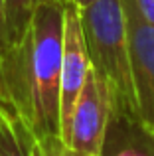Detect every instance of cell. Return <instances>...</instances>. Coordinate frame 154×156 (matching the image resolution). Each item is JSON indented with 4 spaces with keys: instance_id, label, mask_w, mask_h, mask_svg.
I'll return each mask as SVG.
<instances>
[{
    "instance_id": "7",
    "label": "cell",
    "mask_w": 154,
    "mask_h": 156,
    "mask_svg": "<svg viewBox=\"0 0 154 156\" xmlns=\"http://www.w3.org/2000/svg\"><path fill=\"white\" fill-rule=\"evenodd\" d=\"M30 142L22 122L0 111V156H30Z\"/></svg>"
},
{
    "instance_id": "11",
    "label": "cell",
    "mask_w": 154,
    "mask_h": 156,
    "mask_svg": "<svg viewBox=\"0 0 154 156\" xmlns=\"http://www.w3.org/2000/svg\"><path fill=\"white\" fill-rule=\"evenodd\" d=\"M10 48V40H8V28H6V10H4V0H0V57L4 51Z\"/></svg>"
},
{
    "instance_id": "9",
    "label": "cell",
    "mask_w": 154,
    "mask_h": 156,
    "mask_svg": "<svg viewBox=\"0 0 154 156\" xmlns=\"http://www.w3.org/2000/svg\"><path fill=\"white\" fill-rule=\"evenodd\" d=\"M30 156H95L83 150H75L61 140V136H46V138H32Z\"/></svg>"
},
{
    "instance_id": "6",
    "label": "cell",
    "mask_w": 154,
    "mask_h": 156,
    "mask_svg": "<svg viewBox=\"0 0 154 156\" xmlns=\"http://www.w3.org/2000/svg\"><path fill=\"white\" fill-rule=\"evenodd\" d=\"M101 156H154V138L136 122L113 115Z\"/></svg>"
},
{
    "instance_id": "5",
    "label": "cell",
    "mask_w": 154,
    "mask_h": 156,
    "mask_svg": "<svg viewBox=\"0 0 154 156\" xmlns=\"http://www.w3.org/2000/svg\"><path fill=\"white\" fill-rule=\"evenodd\" d=\"M124 16L128 28L136 119L140 129L154 138V26L128 14L127 10Z\"/></svg>"
},
{
    "instance_id": "4",
    "label": "cell",
    "mask_w": 154,
    "mask_h": 156,
    "mask_svg": "<svg viewBox=\"0 0 154 156\" xmlns=\"http://www.w3.org/2000/svg\"><path fill=\"white\" fill-rule=\"evenodd\" d=\"M91 71L79 8L63 0V51L59 71V134L69 119L73 105Z\"/></svg>"
},
{
    "instance_id": "8",
    "label": "cell",
    "mask_w": 154,
    "mask_h": 156,
    "mask_svg": "<svg viewBox=\"0 0 154 156\" xmlns=\"http://www.w3.org/2000/svg\"><path fill=\"white\" fill-rule=\"evenodd\" d=\"M46 0H4L6 10V28H8V40L10 46L16 44L28 30V24L32 20L36 6Z\"/></svg>"
},
{
    "instance_id": "2",
    "label": "cell",
    "mask_w": 154,
    "mask_h": 156,
    "mask_svg": "<svg viewBox=\"0 0 154 156\" xmlns=\"http://www.w3.org/2000/svg\"><path fill=\"white\" fill-rule=\"evenodd\" d=\"M79 14L91 67L113 93V115L138 125L123 0H97Z\"/></svg>"
},
{
    "instance_id": "10",
    "label": "cell",
    "mask_w": 154,
    "mask_h": 156,
    "mask_svg": "<svg viewBox=\"0 0 154 156\" xmlns=\"http://www.w3.org/2000/svg\"><path fill=\"white\" fill-rule=\"evenodd\" d=\"M123 6L128 14L154 26V0H123Z\"/></svg>"
},
{
    "instance_id": "12",
    "label": "cell",
    "mask_w": 154,
    "mask_h": 156,
    "mask_svg": "<svg viewBox=\"0 0 154 156\" xmlns=\"http://www.w3.org/2000/svg\"><path fill=\"white\" fill-rule=\"evenodd\" d=\"M69 2H73L75 6L81 10V8H87V6H91V4H93V2H97V0H69Z\"/></svg>"
},
{
    "instance_id": "3",
    "label": "cell",
    "mask_w": 154,
    "mask_h": 156,
    "mask_svg": "<svg viewBox=\"0 0 154 156\" xmlns=\"http://www.w3.org/2000/svg\"><path fill=\"white\" fill-rule=\"evenodd\" d=\"M113 117V93L107 81L91 67L73 111L61 130V140L75 150L101 156Z\"/></svg>"
},
{
    "instance_id": "1",
    "label": "cell",
    "mask_w": 154,
    "mask_h": 156,
    "mask_svg": "<svg viewBox=\"0 0 154 156\" xmlns=\"http://www.w3.org/2000/svg\"><path fill=\"white\" fill-rule=\"evenodd\" d=\"M63 0L36 6L28 30L0 57V111L32 138L59 136Z\"/></svg>"
}]
</instances>
